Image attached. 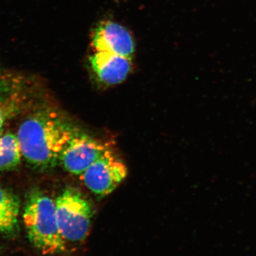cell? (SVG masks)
I'll return each mask as SVG.
<instances>
[{
  "label": "cell",
  "mask_w": 256,
  "mask_h": 256,
  "mask_svg": "<svg viewBox=\"0 0 256 256\" xmlns=\"http://www.w3.org/2000/svg\"><path fill=\"white\" fill-rule=\"evenodd\" d=\"M2 134V131H0V136H1Z\"/></svg>",
  "instance_id": "7c38bea8"
},
{
  "label": "cell",
  "mask_w": 256,
  "mask_h": 256,
  "mask_svg": "<svg viewBox=\"0 0 256 256\" xmlns=\"http://www.w3.org/2000/svg\"><path fill=\"white\" fill-rule=\"evenodd\" d=\"M24 224L28 240L45 255L66 250V242L58 228L54 200L40 191L30 193L24 210Z\"/></svg>",
  "instance_id": "7a4b0ae2"
},
{
  "label": "cell",
  "mask_w": 256,
  "mask_h": 256,
  "mask_svg": "<svg viewBox=\"0 0 256 256\" xmlns=\"http://www.w3.org/2000/svg\"><path fill=\"white\" fill-rule=\"evenodd\" d=\"M108 148L98 140L76 132L62 152L60 162L68 172L80 176Z\"/></svg>",
  "instance_id": "8992f818"
},
{
  "label": "cell",
  "mask_w": 256,
  "mask_h": 256,
  "mask_svg": "<svg viewBox=\"0 0 256 256\" xmlns=\"http://www.w3.org/2000/svg\"><path fill=\"white\" fill-rule=\"evenodd\" d=\"M75 132L68 122L56 114L41 112L24 121L16 137L22 156L28 164L46 170L60 162L62 152Z\"/></svg>",
  "instance_id": "6da1fadb"
},
{
  "label": "cell",
  "mask_w": 256,
  "mask_h": 256,
  "mask_svg": "<svg viewBox=\"0 0 256 256\" xmlns=\"http://www.w3.org/2000/svg\"><path fill=\"white\" fill-rule=\"evenodd\" d=\"M127 175V166L108 148L80 178L90 192L102 198L116 190Z\"/></svg>",
  "instance_id": "277c9868"
},
{
  "label": "cell",
  "mask_w": 256,
  "mask_h": 256,
  "mask_svg": "<svg viewBox=\"0 0 256 256\" xmlns=\"http://www.w3.org/2000/svg\"><path fill=\"white\" fill-rule=\"evenodd\" d=\"M88 66L101 85L112 86L124 82L132 72V60L105 52L92 50Z\"/></svg>",
  "instance_id": "52a82bcc"
},
{
  "label": "cell",
  "mask_w": 256,
  "mask_h": 256,
  "mask_svg": "<svg viewBox=\"0 0 256 256\" xmlns=\"http://www.w3.org/2000/svg\"><path fill=\"white\" fill-rule=\"evenodd\" d=\"M6 89L4 82H3L1 77H0V97L2 96V94H4V92H6Z\"/></svg>",
  "instance_id": "8fae6325"
},
{
  "label": "cell",
  "mask_w": 256,
  "mask_h": 256,
  "mask_svg": "<svg viewBox=\"0 0 256 256\" xmlns=\"http://www.w3.org/2000/svg\"><path fill=\"white\" fill-rule=\"evenodd\" d=\"M20 202L10 190L0 186V234L14 232L18 224Z\"/></svg>",
  "instance_id": "ba28073f"
},
{
  "label": "cell",
  "mask_w": 256,
  "mask_h": 256,
  "mask_svg": "<svg viewBox=\"0 0 256 256\" xmlns=\"http://www.w3.org/2000/svg\"><path fill=\"white\" fill-rule=\"evenodd\" d=\"M92 50L105 52L132 60L136 54L134 36L128 28L112 20H102L90 35Z\"/></svg>",
  "instance_id": "5b68a950"
},
{
  "label": "cell",
  "mask_w": 256,
  "mask_h": 256,
  "mask_svg": "<svg viewBox=\"0 0 256 256\" xmlns=\"http://www.w3.org/2000/svg\"><path fill=\"white\" fill-rule=\"evenodd\" d=\"M60 234L66 242L79 244L90 232L94 208L90 201L75 188H67L55 200Z\"/></svg>",
  "instance_id": "3957f363"
},
{
  "label": "cell",
  "mask_w": 256,
  "mask_h": 256,
  "mask_svg": "<svg viewBox=\"0 0 256 256\" xmlns=\"http://www.w3.org/2000/svg\"><path fill=\"white\" fill-rule=\"evenodd\" d=\"M8 112H6V108L0 104V131L2 130L5 121L8 118Z\"/></svg>",
  "instance_id": "30bf717a"
},
{
  "label": "cell",
  "mask_w": 256,
  "mask_h": 256,
  "mask_svg": "<svg viewBox=\"0 0 256 256\" xmlns=\"http://www.w3.org/2000/svg\"><path fill=\"white\" fill-rule=\"evenodd\" d=\"M22 156L16 136L6 133L0 136V171L14 169L20 164Z\"/></svg>",
  "instance_id": "9c48e42d"
}]
</instances>
